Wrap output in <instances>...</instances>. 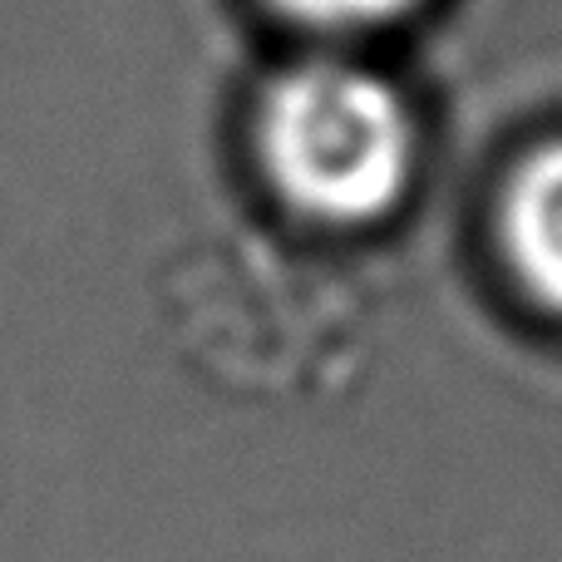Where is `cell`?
I'll use <instances>...</instances> for the list:
<instances>
[{
    "mask_svg": "<svg viewBox=\"0 0 562 562\" xmlns=\"http://www.w3.org/2000/svg\"><path fill=\"white\" fill-rule=\"evenodd\" d=\"M262 164L296 213L326 227L390 217L415 178V119L395 85L346 59H311L267 89Z\"/></svg>",
    "mask_w": 562,
    "mask_h": 562,
    "instance_id": "1",
    "label": "cell"
},
{
    "mask_svg": "<svg viewBox=\"0 0 562 562\" xmlns=\"http://www.w3.org/2000/svg\"><path fill=\"white\" fill-rule=\"evenodd\" d=\"M498 252L543 316L562 321V138L533 148L498 198Z\"/></svg>",
    "mask_w": 562,
    "mask_h": 562,
    "instance_id": "2",
    "label": "cell"
},
{
    "mask_svg": "<svg viewBox=\"0 0 562 562\" xmlns=\"http://www.w3.org/2000/svg\"><path fill=\"white\" fill-rule=\"evenodd\" d=\"M286 20L321 35H360V30H380L405 20L419 0H272Z\"/></svg>",
    "mask_w": 562,
    "mask_h": 562,
    "instance_id": "3",
    "label": "cell"
}]
</instances>
